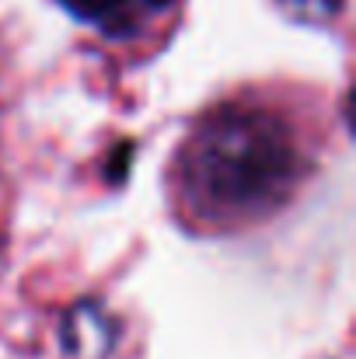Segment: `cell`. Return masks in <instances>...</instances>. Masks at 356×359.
Returning a JSON list of instances; mask_svg holds the SVG:
<instances>
[{"instance_id": "cell-3", "label": "cell", "mask_w": 356, "mask_h": 359, "mask_svg": "<svg viewBox=\"0 0 356 359\" xmlns=\"http://www.w3.org/2000/svg\"><path fill=\"white\" fill-rule=\"evenodd\" d=\"M279 7L297 21H329L339 14L343 0H279Z\"/></svg>"}, {"instance_id": "cell-1", "label": "cell", "mask_w": 356, "mask_h": 359, "mask_svg": "<svg viewBox=\"0 0 356 359\" xmlns=\"http://www.w3.org/2000/svg\"><path fill=\"white\" fill-rule=\"evenodd\" d=\"M311 168L315 157L286 112L262 98H231L182 140L175 189L192 220L235 231L290 206Z\"/></svg>"}, {"instance_id": "cell-2", "label": "cell", "mask_w": 356, "mask_h": 359, "mask_svg": "<svg viewBox=\"0 0 356 359\" xmlns=\"http://www.w3.org/2000/svg\"><path fill=\"white\" fill-rule=\"evenodd\" d=\"M77 21L91 25L102 39L140 42L157 32L161 21L175 11V0H60Z\"/></svg>"}]
</instances>
